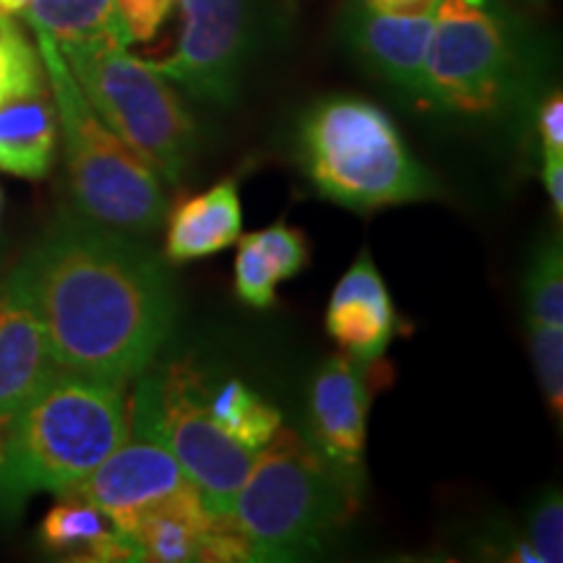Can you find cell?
Returning a JSON list of instances; mask_svg holds the SVG:
<instances>
[{"mask_svg":"<svg viewBox=\"0 0 563 563\" xmlns=\"http://www.w3.org/2000/svg\"><path fill=\"white\" fill-rule=\"evenodd\" d=\"M543 180L551 196L555 217H563V152L543 150Z\"/></svg>","mask_w":563,"mask_h":563,"instance_id":"29","label":"cell"},{"mask_svg":"<svg viewBox=\"0 0 563 563\" xmlns=\"http://www.w3.org/2000/svg\"><path fill=\"white\" fill-rule=\"evenodd\" d=\"M11 420H13V415L0 412V464H3V456H5V443H9Z\"/></svg>","mask_w":563,"mask_h":563,"instance_id":"32","label":"cell"},{"mask_svg":"<svg viewBox=\"0 0 563 563\" xmlns=\"http://www.w3.org/2000/svg\"><path fill=\"white\" fill-rule=\"evenodd\" d=\"M300 165L316 191L355 211L422 201L433 178L412 157L397 125L361 97H329L300 123Z\"/></svg>","mask_w":563,"mask_h":563,"instance_id":"4","label":"cell"},{"mask_svg":"<svg viewBox=\"0 0 563 563\" xmlns=\"http://www.w3.org/2000/svg\"><path fill=\"white\" fill-rule=\"evenodd\" d=\"M0 199H3V196H0Z\"/></svg>","mask_w":563,"mask_h":563,"instance_id":"33","label":"cell"},{"mask_svg":"<svg viewBox=\"0 0 563 563\" xmlns=\"http://www.w3.org/2000/svg\"><path fill=\"white\" fill-rule=\"evenodd\" d=\"M517 74L511 24L490 0H439L422 100L452 115H493L509 102Z\"/></svg>","mask_w":563,"mask_h":563,"instance_id":"8","label":"cell"},{"mask_svg":"<svg viewBox=\"0 0 563 563\" xmlns=\"http://www.w3.org/2000/svg\"><path fill=\"white\" fill-rule=\"evenodd\" d=\"M538 131L543 136V150L563 152V97L561 91H553L543 102L538 115Z\"/></svg>","mask_w":563,"mask_h":563,"instance_id":"28","label":"cell"},{"mask_svg":"<svg viewBox=\"0 0 563 563\" xmlns=\"http://www.w3.org/2000/svg\"><path fill=\"white\" fill-rule=\"evenodd\" d=\"M34 0H0V19H21L32 9Z\"/></svg>","mask_w":563,"mask_h":563,"instance_id":"31","label":"cell"},{"mask_svg":"<svg viewBox=\"0 0 563 563\" xmlns=\"http://www.w3.org/2000/svg\"><path fill=\"white\" fill-rule=\"evenodd\" d=\"M363 483L350 481L292 428L279 426L256 452L230 519L251 561H295L319 553L357 511Z\"/></svg>","mask_w":563,"mask_h":563,"instance_id":"3","label":"cell"},{"mask_svg":"<svg viewBox=\"0 0 563 563\" xmlns=\"http://www.w3.org/2000/svg\"><path fill=\"white\" fill-rule=\"evenodd\" d=\"M527 538H530V551L538 555L540 563L563 561V501L559 488H551L534 504Z\"/></svg>","mask_w":563,"mask_h":563,"instance_id":"26","label":"cell"},{"mask_svg":"<svg viewBox=\"0 0 563 563\" xmlns=\"http://www.w3.org/2000/svg\"><path fill=\"white\" fill-rule=\"evenodd\" d=\"M183 32L178 51L165 60H150L167 81L211 104H230L253 45L249 0H175Z\"/></svg>","mask_w":563,"mask_h":563,"instance_id":"9","label":"cell"},{"mask_svg":"<svg viewBox=\"0 0 563 563\" xmlns=\"http://www.w3.org/2000/svg\"><path fill=\"white\" fill-rule=\"evenodd\" d=\"M241 249H238L235 258V290L241 295L243 302L253 308H269L274 302V290L282 282L277 266L266 256L256 238L245 235L238 238Z\"/></svg>","mask_w":563,"mask_h":563,"instance_id":"23","label":"cell"},{"mask_svg":"<svg viewBox=\"0 0 563 563\" xmlns=\"http://www.w3.org/2000/svg\"><path fill=\"white\" fill-rule=\"evenodd\" d=\"M13 279L47 332L55 368L129 384L170 342L178 295L165 258L139 235L60 211Z\"/></svg>","mask_w":563,"mask_h":563,"instance_id":"1","label":"cell"},{"mask_svg":"<svg viewBox=\"0 0 563 563\" xmlns=\"http://www.w3.org/2000/svg\"><path fill=\"white\" fill-rule=\"evenodd\" d=\"M55 371V361L37 308L16 279L0 292V412L16 410Z\"/></svg>","mask_w":563,"mask_h":563,"instance_id":"14","label":"cell"},{"mask_svg":"<svg viewBox=\"0 0 563 563\" xmlns=\"http://www.w3.org/2000/svg\"><path fill=\"white\" fill-rule=\"evenodd\" d=\"M342 32L373 74L412 97L426 89V60L433 34V13L397 16L368 9L363 0L350 3Z\"/></svg>","mask_w":563,"mask_h":563,"instance_id":"12","label":"cell"},{"mask_svg":"<svg viewBox=\"0 0 563 563\" xmlns=\"http://www.w3.org/2000/svg\"><path fill=\"white\" fill-rule=\"evenodd\" d=\"M530 347L534 371L543 386L548 405L561 418L563 412V327L530 323Z\"/></svg>","mask_w":563,"mask_h":563,"instance_id":"24","label":"cell"},{"mask_svg":"<svg viewBox=\"0 0 563 563\" xmlns=\"http://www.w3.org/2000/svg\"><path fill=\"white\" fill-rule=\"evenodd\" d=\"M58 150V112L47 74L0 100V170L24 180L51 173Z\"/></svg>","mask_w":563,"mask_h":563,"instance_id":"15","label":"cell"},{"mask_svg":"<svg viewBox=\"0 0 563 563\" xmlns=\"http://www.w3.org/2000/svg\"><path fill=\"white\" fill-rule=\"evenodd\" d=\"M175 0H110L112 26L125 47L152 40L170 16Z\"/></svg>","mask_w":563,"mask_h":563,"instance_id":"25","label":"cell"},{"mask_svg":"<svg viewBox=\"0 0 563 563\" xmlns=\"http://www.w3.org/2000/svg\"><path fill=\"white\" fill-rule=\"evenodd\" d=\"M214 525L217 517L203 506L199 490L186 483L141 517L129 534L136 538L144 561L183 563L201 559V543Z\"/></svg>","mask_w":563,"mask_h":563,"instance_id":"17","label":"cell"},{"mask_svg":"<svg viewBox=\"0 0 563 563\" xmlns=\"http://www.w3.org/2000/svg\"><path fill=\"white\" fill-rule=\"evenodd\" d=\"M327 329L344 352L357 361H378L389 347L397 329V313L368 251L357 256V262L334 287L327 311Z\"/></svg>","mask_w":563,"mask_h":563,"instance_id":"13","label":"cell"},{"mask_svg":"<svg viewBox=\"0 0 563 563\" xmlns=\"http://www.w3.org/2000/svg\"><path fill=\"white\" fill-rule=\"evenodd\" d=\"M241 196L235 180H224L211 191L183 201L173 211L167 228V262L186 264L230 249L241 238Z\"/></svg>","mask_w":563,"mask_h":563,"instance_id":"16","label":"cell"},{"mask_svg":"<svg viewBox=\"0 0 563 563\" xmlns=\"http://www.w3.org/2000/svg\"><path fill=\"white\" fill-rule=\"evenodd\" d=\"M40 76H45L40 47L26 40L19 19H0V100Z\"/></svg>","mask_w":563,"mask_h":563,"instance_id":"22","label":"cell"},{"mask_svg":"<svg viewBox=\"0 0 563 563\" xmlns=\"http://www.w3.org/2000/svg\"><path fill=\"white\" fill-rule=\"evenodd\" d=\"M253 238L262 245L266 256L272 258V264L277 266L282 279H292L302 272V266L308 262V245L300 230L277 222L269 230L253 232Z\"/></svg>","mask_w":563,"mask_h":563,"instance_id":"27","label":"cell"},{"mask_svg":"<svg viewBox=\"0 0 563 563\" xmlns=\"http://www.w3.org/2000/svg\"><path fill=\"white\" fill-rule=\"evenodd\" d=\"M371 391V361L352 355L329 357L311 384V443L355 483H363Z\"/></svg>","mask_w":563,"mask_h":563,"instance_id":"11","label":"cell"},{"mask_svg":"<svg viewBox=\"0 0 563 563\" xmlns=\"http://www.w3.org/2000/svg\"><path fill=\"white\" fill-rule=\"evenodd\" d=\"M24 19L34 32L47 34L58 47L74 42L118 40L110 0H34Z\"/></svg>","mask_w":563,"mask_h":563,"instance_id":"19","label":"cell"},{"mask_svg":"<svg viewBox=\"0 0 563 563\" xmlns=\"http://www.w3.org/2000/svg\"><path fill=\"white\" fill-rule=\"evenodd\" d=\"M58 51L104 125L165 183L186 178L199 133L173 81L110 37Z\"/></svg>","mask_w":563,"mask_h":563,"instance_id":"6","label":"cell"},{"mask_svg":"<svg viewBox=\"0 0 563 563\" xmlns=\"http://www.w3.org/2000/svg\"><path fill=\"white\" fill-rule=\"evenodd\" d=\"M365 5L378 13H397V16H418V13H433L439 0H363Z\"/></svg>","mask_w":563,"mask_h":563,"instance_id":"30","label":"cell"},{"mask_svg":"<svg viewBox=\"0 0 563 563\" xmlns=\"http://www.w3.org/2000/svg\"><path fill=\"white\" fill-rule=\"evenodd\" d=\"M63 136L74 209L87 220L146 238L167 220L162 178L112 133L76 84L58 45L34 32Z\"/></svg>","mask_w":563,"mask_h":563,"instance_id":"5","label":"cell"},{"mask_svg":"<svg viewBox=\"0 0 563 563\" xmlns=\"http://www.w3.org/2000/svg\"><path fill=\"white\" fill-rule=\"evenodd\" d=\"M186 483L191 481L183 475L178 460L165 443L129 431L81 483L60 496L84 498L100 509L115 530L133 532L141 517Z\"/></svg>","mask_w":563,"mask_h":563,"instance_id":"10","label":"cell"},{"mask_svg":"<svg viewBox=\"0 0 563 563\" xmlns=\"http://www.w3.org/2000/svg\"><path fill=\"white\" fill-rule=\"evenodd\" d=\"M110 530L108 517L89 501L76 496H60V504H55L47 511L40 538L51 553L87 561L91 548L100 543Z\"/></svg>","mask_w":563,"mask_h":563,"instance_id":"20","label":"cell"},{"mask_svg":"<svg viewBox=\"0 0 563 563\" xmlns=\"http://www.w3.org/2000/svg\"><path fill=\"white\" fill-rule=\"evenodd\" d=\"M125 433L123 382L55 368L11 420L0 464V517H19L37 493L70 490Z\"/></svg>","mask_w":563,"mask_h":563,"instance_id":"2","label":"cell"},{"mask_svg":"<svg viewBox=\"0 0 563 563\" xmlns=\"http://www.w3.org/2000/svg\"><path fill=\"white\" fill-rule=\"evenodd\" d=\"M527 323L563 327V256L561 241L551 238L534 253L525 279Z\"/></svg>","mask_w":563,"mask_h":563,"instance_id":"21","label":"cell"},{"mask_svg":"<svg viewBox=\"0 0 563 563\" xmlns=\"http://www.w3.org/2000/svg\"><path fill=\"white\" fill-rule=\"evenodd\" d=\"M209 412L230 439L251 452L266 446L282 426L277 407L264 402L243 382H224L217 389H209Z\"/></svg>","mask_w":563,"mask_h":563,"instance_id":"18","label":"cell"},{"mask_svg":"<svg viewBox=\"0 0 563 563\" xmlns=\"http://www.w3.org/2000/svg\"><path fill=\"white\" fill-rule=\"evenodd\" d=\"M129 407V431L170 449L211 517H230L256 452L230 439L209 412V386L194 365L141 373Z\"/></svg>","mask_w":563,"mask_h":563,"instance_id":"7","label":"cell"}]
</instances>
